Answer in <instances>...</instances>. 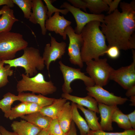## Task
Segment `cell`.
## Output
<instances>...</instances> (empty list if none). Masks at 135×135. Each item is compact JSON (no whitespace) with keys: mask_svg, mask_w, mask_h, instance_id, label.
<instances>
[{"mask_svg":"<svg viewBox=\"0 0 135 135\" xmlns=\"http://www.w3.org/2000/svg\"><path fill=\"white\" fill-rule=\"evenodd\" d=\"M122 12L117 9L105 16L101 24V30L108 44L120 50L135 48V1L120 2Z\"/></svg>","mask_w":135,"mask_h":135,"instance_id":"1","label":"cell"},{"mask_svg":"<svg viewBox=\"0 0 135 135\" xmlns=\"http://www.w3.org/2000/svg\"><path fill=\"white\" fill-rule=\"evenodd\" d=\"M100 23L98 21L90 22L82 31L83 43L81 55L83 62L98 59L106 54L108 46L105 36L100 28Z\"/></svg>","mask_w":135,"mask_h":135,"instance_id":"2","label":"cell"},{"mask_svg":"<svg viewBox=\"0 0 135 135\" xmlns=\"http://www.w3.org/2000/svg\"><path fill=\"white\" fill-rule=\"evenodd\" d=\"M21 56L12 60H2L4 64L11 67H20L24 68L25 74L29 77L37 74L38 70H44L45 65L38 49L32 47H27L24 50Z\"/></svg>","mask_w":135,"mask_h":135,"instance_id":"3","label":"cell"},{"mask_svg":"<svg viewBox=\"0 0 135 135\" xmlns=\"http://www.w3.org/2000/svg\"><path fill=\"white\" fill-rule=\"evenodd\" d=\"M22 79L18 81L16 86L18 93L29 91L45 96L55 92L56 87L52 81H46L43 74L39 72L32 77L22 74Z\"/></svg>","mask_w":135,"mask_h":135,"instance_id":"4","label":"cell"},{"mask_svg":"<svg viewBox=\"0 0 135 135\" xmlns=\"http://www.w3.org/2000/svg\"><path fill=\"white\" fill-rule=\"evenodd\" d=\"M28 43L20 33L11 32L0 33V59L12 60L16 52L28 46Z\"/></svg>","mask_w":135,"mask_h":135,"instance_id":"5","label":"cell"},{"mask_svg":"<svg viewBox=\"0 0 135 135\" xmlns=\"http://www.w3.org/2000/svg\"><path fill=\"white\" fill-rule=\"evenodd\" d=\"M86 64V70L95 85L102 87L107 84L114 70L108 64L106 58L93 60Z\"/></svg>","mask_w":135,"mask_h":135,"instance_id":"6","label":"cell"},{"mask_svg":"<svg viewBox=\"0 0 135 135\" xmlns=\"http://www.w3.org/2000/svg\"><path fill=\"white\" fill-rule=\"evenodd\" d=\"M58 63L64 80V82L62 86L63 93L70 94L72 92L73 90L70 84L75 80H82L86 87L95 85L93 80L90 76L82 72L80 68H75L65 65L61 61H59Z\"/></svg>","mask_w":135,"mask_h":135,"instance_id":"7","label":"cell"},{"mask_svg":"<svg viewBox=\"0 0 135 135\" xmlns=\"http://www.w3.org/2000/svg\"><path fill=\"white\" fill-rule=\"evenodd\" d=\"M65 33L69 39L68 54L70 62L80 68H82L84 64L81 57V50L83 41L81 34L76 33L74 29L70 26L66 28Z\"/></svg>","mask_w":135,"mask_h":135,"instance_id":"8","label":"cell"},{"mask_svg":"<svg viewBox=\"0 0 135 135\" xmlns=\"http://www.w3.org/2000/svg\"><path fill=\"white\" fill-rule=\"evenodd\" d=\"M132 50L133 62L129 65L114 69L110 79L116 82L124 89L127 90L135 85V51Z\"/></svg>","mask_w":135,"mask_h":135,"instance_id":"9","label":"cell"},{"mask_svg":"<svg viewBox=\"0 0 135 135\" xmlns=\"http://www.w3.org/2000/svg\"><path fill=\"white\" fill-rule=\"evenodd\" d=\"M62 8L67 9L73 16L76 24L74 30L77 34H80L84 27L90 22L98 21L102 23L104 22L105 16L104 14H96L84 12L80 8H76L66 2L60 6V8Z\"/></svg>","mask_w":135,"mask_h":135,"instance_id":"10","label":"cell"},{"mask_svg":"<svg viewBox=\"0 0 135 135\" xmlns=\"http://www.w3.org/2000/svg\"><path fill=\"white\" fill-rule=\"evenodd\" d=\"M86 90L88 95L94 98L98 103L108 106L122 105L128 100L126 98L116 96L99 86L86 87Z\"/></svg>","mask_w":135,"mask_h":135,"instance_id":"11","label":"cell"},{"mask_svg":"<svg viewBox=\"0 0 135 135\" xmlns=\"http://www.w3.org/2000/svg\"><path fill=\"white\" fill-rule=\"evenodd\" d=\"M49 35L50 37V44L45 45L42 58L50 77L49 70L51 63L62 58L65 52L67 45L64 42H58L54 37L50 34Z\"/></svg>","mask_w":135,"mask_h":135,"instance_id":"12","label":"cell"},{"mask_svg":"<svg viewBox=\"0 0 135 135\" xmlns=\"http://www.w3.org/2000/svg\"><path fill=\"white\" fill-rule=\"evenodd\" d=\"M32 12H31L29 20L34 24H39L41 28L42 34L45 35L47 32L45 22L48 18L47 15V8L41 0H32Z\"/></svg>","mask_w":135,"mask_h":135,"instance_id":"13","label":"cell"},{"mask_svg":"<svg viewBox=\"0 0 135 135\" xmlns=\"http://www.w3.org/2000/svg\"><path fill=\"white\" fill-rule=\"evenodd\" d=\"M72 22L65 19L64 16H60L59 12H55L51 17L48 18L45 22V27L47 30L54 32L62 36L64 40L66 39L65 33L66 28L70 26Z\"/></svg>","mask_w":135,"mask_h":135,"instance_id":"14","label":"cell"},{"mask_svg":"<svg viewBox=\"0 0 135 135\" xmlns=\"http://www.w3.org/2000/svg\"><path fill=\"white\" fill-rule=\"evenodd\" d=\"M98 107L101 117L100 124L102 130H112L113 128L112 117L114 112L118 107L117 106H108L98 103Z\"/></svg>","mask_w":135,"mask_h":135,"instance_id":"15","label":"cell"},{"mask_svg":"<svg viewBox=\"0 0 135 135\" xmlns=\"http://www.w3.org/2000/svg\"><path fill=\"white\" fill-rule=\"evenodd\" d=\"M62 98L72 102L83 106H85L88 109L99 114L98 107V103L92 97L88 95L84 97H81L72 95L70 94L63 93Z\"/></svg>","mask_w":135,"mask_h":135,"instance_id":"16","label":"cell"},{"mask_svg":"<svg viewBox=\"0 0 135 135\" xmlns=\"http://www.w3.org/2000/svg\"><path fill=\"white\" fill-rule=\"evenodd\" d=\"M11 127L17 135H37L42 130L39 127L24 120L14 121Z\"/></svg>","mask_w":135,"mask_h":135,"instance_id":"17","label":"cell"},{"mask_svg":"<svg viewBox=\"0 0 135 135\" xmlns=\"http://www.w3.org/2000/svg\"><path fill=\"white\" fill-rule=\"evenodd\" d=\"M18 100L21 102H32L38 104L42 108L51 104L55 98H50L45 96L41 94L37 95L35 93H18Z\"/></svg>","mask_w":135,"mask_h":135,"instance_id":"18","label":"cell"},{"mask_svg":"<svg viewBox=\"0 0 135 135\" xmlns=\"http://www.w3.org/2000/svg\"><path fill=\"white\" fill-rule=\"evenodd\" d=\"M72 115L71 104L69 102H67L57 118L62 131L66 135L69 131L72 121Z\"/></svg>","mask_w":135,"mask_h":135,"instance_id":"19","label":"cell"},{"mask_svg":"<svg viewBox=\"0 0 135 135\" xmlns=\"http://www.w3.org/2000/svg\"><path fill=\"white\" fill-rule=\"evenodd\" d=\"M42 130L47 129L52 119L40 112L26 114L20 117Z\"/></svg>","mask_w":135,"mask_h":135,"instance_id":"20","label":"cell"},{"mask_svg":"<svg viewBox=\"0 0 135 135\" xmlns=\"http://www.w3.org/2000/svg\"><path fill=\"white\" fill-rule=\"evenodd\" d=\"M67 102L66 99L60 98H55L51 104L42 108L40 112L52 119L57 118L58 116Z\"/></svg>","mask_w":135,"mask_h":135,"instance_id":"21","label":"cell"},{"mask_svg":"<svg viewBox=\"0 0 135 135\" xmlns=\"http://www.w3.org/2000/svg\"><path fill=\"white\" fill-rule=\"evenodd\" d=\"M0 18V33L10 32L14 23L18 21L14 14L13 10L8 7Z\"/></svg>","mask_w":135,"mask_h":135,"instance_id":"22","label":"cell"},{"mask_svg":"<svg viewBox=\"0 0 135 135\" xmlns=\"http://www.w3.org/2000/svg\"><path fill=\"white\" fill-rule=\"evenodd\" d=\"M72 120L78 128L80 135H87L90 130L86 120L79 114L76 104L72 102Z\"/></svg>","mask_w":135,"mask_h":135,"instance_id":"23","label":"cell"},{"mask_svg":"<svg viewBox=\"0 0 135 135\" xmlns=\"http://www.w3.org/2000/svg\"><path fill=\"white\" fill-rule=\"evenodd\" d=\"M76 105L78 108L80 109L84 115L86 121L90 130L92 131L102 130L98 122L99 118L96 116V113L86 109L81 106Z\"/></svg>","mask_w":135,"mask_h":135,"instance_id":"24","label":"cell"},{"mask_svg":"<svg viewBox=\"0 0 135 135\" xmlns=\"http://www.w3.org/2000/svg\"><path fill=\"white\" fill-rule=\"evenodd\" d=\"M112 120L116 122L120 128L125 130L132 129L126 114L123 113L118 107L112 114Z\"/></svg>","mask_w":135,"mask_h":135,"instance_id":"25","label":"cell"},{"mask_svg":"<svg viewBox=\"0 0 135 135\" xmlns=\"http://www.w3.org/2000/svg\"><path fill=\"white\" fill-rule=\"evenodd\" d=\"M3 98L0 100V108L4 113V116L8 118L12 108L11 106L15 101L18 100V96L8 92L3 96Z\"/></svg>","mask_w":135,"mask_h":135,"instance_id":"26","label":"cell"},{"mask_svg":"<svg viewBox=\"0 0 135 135\" xmlns=\"http://www.w3.org/2000/svg\"><path fill=\"white\" fill-rule=\"evenodd\" d=\"M86 4L87 8L92 14H100L104 12H108L109 6L104 0H84Z\"/></svg>","mask_w":135,"mask_h":135,"instance_id":"27","label":"cell"},{"mask_svg":"<svg viewBox=\"0 0 135 135\" xmlns=\"http://www.w3.org/2000/svg\"><path fill=\"white\" fill-rule=\"evenodd\" d=\"M26 106L27 102H21L12 108L7 118L12 120L26 114Z\"/></svg>","mask_w":135,"mask_h":135,"instance_id":"28","label":"cell"},{"mask_svg":"<svg viewBox=\"0 0 135 135\" xmlns=\"http://www.w3.org/2000/svg\"><path fill=\"white\" fill-rule=\"evenodd\" d=\"M14 4L17 5L23 12L24 18L29 19L31 12L32 0H12Z\"/></svg>","mask_w":135,"mask_h":135,"instance_id":"29","label":"cell"},{"mask_svg":"<svg viewBox=\"0 0 135 135\" xmlns=\"http://www.w3.org/2000/svg\"><path fill=\"white\" fill-rule=\"evenodd\" d=\"M13 74V70L8 64L3 66L0 70V88L3 87L9 82L8 76Z\"/></svg>","mask_w":135,"mask_h":135,"instance_id":"30","label":"cell"},{"mask_svg":"<svg viewBox=\"0 0 135 135\" xmlns=\"http://www.w3.org/2000/svg\"><path fill=\"white\" fill-rule=\"evenodd\" d=\"M47 129L50 135H66L62 131L57 118L52 120Z\"/></svg>","mask_w":135,"mask_h":135,"instance_id":"31","label":"cell"},{"mask_svg":"<svg viewBox=\"0 0 135 135\" xmlns=\"http://www.w3.org/2000/svg\"><path fill=\"white\" fill-rule=\"evenodd\" d=\"M54 0H44L47 8L48 12L47 15L48 18L52 16V14L54 12H60L62 14L66 15L69 12L66 8L64 9H60L56 8L52 4V3L55 2Z\"/></svg>","mask_w":135,"mask_h":135,"instance_id":"32","label":"cell"},{"mask_svg":"<svg viewBox=\"0 0 135 135\" xmlns=\"http://www.w3.org/2000/svg\"><path fill=\"white\" fill-rule=\"evenodd\" d=\"M88 135H135V130H125L121 132H107L102 130L92 131L90 130Z\"/></svg>","mask_w":135,"mask_h":135,"instance_id":"33","label":"cell"},{"mask_svg":"<svg viewBox=\"0 0 135 135\" xmlns=\"http://www.w3.org/2000/svg\"><path fill=\"white\" fill-rule=\"evenodd\" d=\"M106 54L110 58L112 59H116L118 58L120 56V49L116 46L108 47Z\"/></svg>","mask_w":135,"mask_h":135,"instance_id":"34","label":"cell"},{"mask_svg":"<svg viewBox=\"0 0 135 135\" xmlns=\"http://www.w3.org/2000/svg\"><path fill=\"white\" fill-rule=\"evenodd\" d=\"M42 108L36 103L27 102L26 114L40 112Z\"/></svg>","mask_w":135,"mask_h":135,"instance_id":"35","label":"cell"},{"mask_svg":"<svg viewBox=\"0 0 135 135\" xmlns=\"http://www.w3.org/2000/svg\"><path fill=\"white\" fill-rule=\"evenodd\" d=\"M68 1L71 3L74 7L79 8H82L86 12V4L84 0H68Z\"/></svg>","mask_w":135,"mask_h":135,"instance_id":"36","label":"cell"},{"mask_svg":"<svg viewBox=\"0 0 135 135\" xmlns=\"http://www.w3.org/2000/svg\"><path fill=\"white\" fill-rule=\"evenodd\" d=\"M120 2V0H112L108 6L109 10L107 12V14H110L117 9L118 6Z\"/></svg>","mask_w":135,"mask_h":135,"instance_id":"37","label":"cell"},{"mask_svg":"<svg viewBox=\"0 0 135 135\" xmlns=\"http://www.w3.org/2000/svg\"><path fill=\"white\" fill-rule=\"evenodd\" d=\"M132 128L135 130V110L126 114Z\"/></svg>","mask_w":135,"mask_h":135,"instance_id":"38","label":"cell"},{"mask_svg":"<svg viewBox=\"0 0 135 135\" xmlns=\"http://www.w3.org/2000/svg\"><path fill=\"white\" fill-rule=\"evenodd\" d=\"M4 5L7 6L10 8L14 6L12 0H0V6Z\"/></svg>","mask_w":135,"mask_h":135,"instance_id":"39","label":"cell"},{"mask_svg":"<svg viewBox=\"0 0 135 135\" xmlns=\"http://www.w3.org/2000/svg\"><path fill=\"white\" fill-rule=\"evenodd\" d=\"M66 135H77L75 124L72 121L71 123L69 131Z\"/></svg>","mask_w":135,"mask_h":135,"instance_id":"40","label":"cell"},{"mask_svg":"<svg viewBox=\"0 0 135 135\" xmlns=\"http://www.w3.org/2000/svg\"><path fill=\"white\" fill-rule=\"evenodd\" d=\"M0 132L1 135H17L14 132H11L6 130L3 126H0Z\"/></svg>","mask_w":135,"mask_h":135,"instance_id":"41","label":"cell"},{"mask_svg":"<svg viewBox=\"0 0 135 135\" xmlns=\"http://www.w3.org/2000/svg\"><path fill=\"white\" fill-rule=\"evenodd\" d=\"M126 95V96L130 97L135 96V85L127 90Z\"/></svg>","mask_w":135,"mask_h":135,"instance_id":"42","label":"cell"},{"mask_svg":"<svg viewBox=\"0 0 135 135\" xmlns=\"http://www.w3.org/2000/svg\"><path fill=\"white\" fill-rule=\"evenodd\" d=\"M37 135H50L47 129L42 130Z\"/></svg>","mask_w":135,"mask_h":135,"instance_id":"43","label":"cell"},{"mask_svg":"<svg viewBox=\"0 0 135 135\" xmlns=\"http://www.w3.org/2000/svg\"><path fill=\"white\" fill-rule=\"evenodd\" d=\"M130 101L131 103L130 105L131 106H135V96H131L130 97Z\"/></svg>","mask_w":135,"mask_h":135,"instance_id":"44","label":"cell"},{"mask_svg":"<svg viewBox=\"0 0 135 135\" xmlns=\"http://www.w3.org/2000/svg\"><path fill=\"white\" fill-rule=\"evenodd\" d=\"M9 7L5 5L3 6L0 10V15L2 14L3 12L6 10Z\"/></svg>","mask_w":135,"mask_h":135,"instance_id":"45","label":"cell"},{"mask_svg":"<svg viewBox=\"0 0 135 135\" xmlns=\"http://www.w3.org/2000/svg\"><path fill=\"white\" fill-rule=\"evenodd\" d=\"M4 64L3 61L0 59V70L4 66Z\"/></svg>","mask_w":135,"mask_h":135,"instance_id":"46","label":"cell"},{"mask_svg":"<svg viewBox=\"0 0 135 135\" xmlns=\"http://www.w3.org/2000/svg\"><path fill=\"white\" fill-rule=\"evenodd\" d=\"M0 135H1V133L0 132Z\"/></svg>","mask_w":135,"mask_h":135,"instance_id":"47","label":"cell"}]
</instances>
